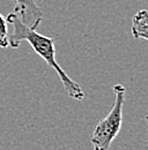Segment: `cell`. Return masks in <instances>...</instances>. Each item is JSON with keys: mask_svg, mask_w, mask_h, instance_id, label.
I'll return each mask as SVG.
<instances>
[{"mask_svg": "<svg viewBox=\"0 0 148 150\" xmlns=\"http://www.w3.org/2000/svg\"><path fill=\"white\" fill-rule=\"evenodd\" d=\"M7 23H9L13 27L12 34L8 36V44L13 49H16L21 45V43L28 42L33 50L41 57L51 68L55 69L58 74L67 95L75 100H82L85 98V93L79 86L73 81L68 75L65 73V71L60 67V65L56 60V49H55V38L46 37L44 35H41L37 29L30 28L26 25L18 15L12 12L6 18Z\"/></svg>", "mask_w": 148, "mask_h": 150, "instance_id": "cell-1", "label": "cell"}, {"mask_svg": "<svg viewBox=\"0 0 148 150\" xmlns=\"http://www.w3.org/2000/svg\"><path fill=\"white\" fill-rule=\"evenodd\" d=\"M115 103L109 114L98 121L92 135V144L95 150H108L112 141L119 134L123 122V106L126 89L123 84L113 86Z\"/></svg>", "mask_w": 148, "mask_h": 150, "instance_id": "cell-2", "label": "cell"}, {"mask_svg": "<svg viewBox=\"0 0 148 150\" xmlns=\"http://www.w3.org/2000/svg\"><path fill=\"white\" fill-rule=\"evenodd\" d=\"M16 5L14 7V13L20 20L28 27L38 29L42 20L43 12L35 0H15Z\"/></svg>", "mask_w": 148, "mask_h": 150, "instance_id": "cell-3", "label": "cell"}, {"mask_svg": "<svg viewBox=\"0 0 148 150\" xmlns=\"http://www.w3.org/2000/svg\"><path fill=\"white\" fill-rule=\"evenodd\" d=\"M131 31L135 39H148V13L146 9L139 11L133 16Z\"/></svg>", "mask_w": 148, "mask_h": 150, "instance_id": "cell-4", "label": "cell"}, {"mask_svg": "<svg viewBox=\"0 0 148 150\" xmlns=\"http://www.w3.org/2000/svg\"><path fill=\"white\" fill-rule=\"evenodd\" d=\"M7 21L0 14V47L6 49L9 46L8 44V29H7Z\"/></svg>", "mask_w": 148, "mask_h": 150, "instance_id": "cell-5", "label": "cell"}]
</instances>
